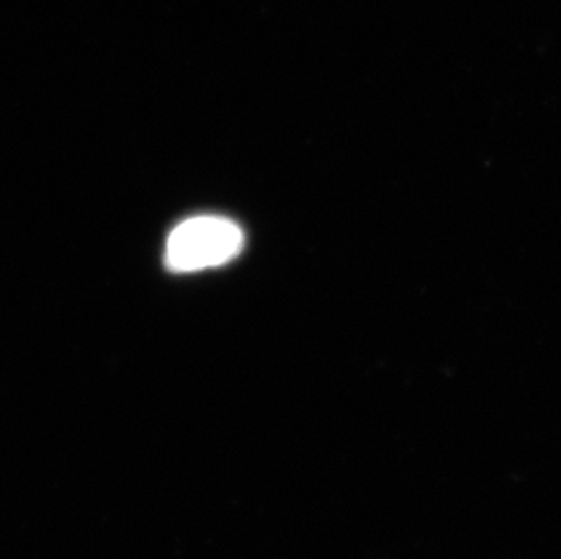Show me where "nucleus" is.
Wrapping results in <instances>:
<instances>
[{
  "mask_svg": "<svg viewBox=\"0 0 561 559\" xmlns=\"http://www.w3.org/2000/svg\"><path fill=\"white\" fill-rule=\"evenodd\" d=\"M244 246V232L228 218L195 217L171 231L165 265L175 273L217 267L233 260Z\"/></svg>",
  "mask_w": 561,
  "mask_h": 559,
  "instance_id": "obj_1",
  "label": "nucleus"
}]
</instances>
